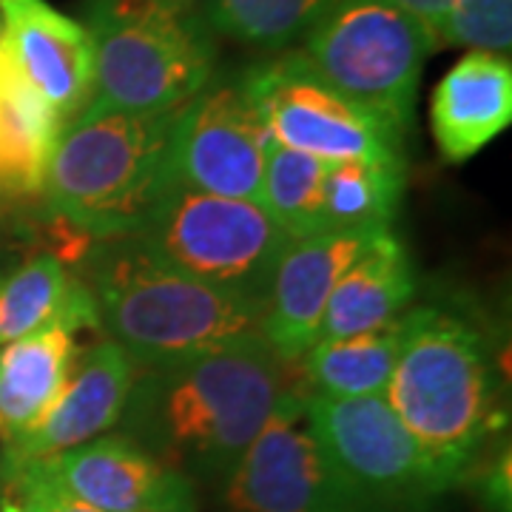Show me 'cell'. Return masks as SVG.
Returning <instances> with one entry per match:
<instances>
[{
    "mask_svg": "<svg viewBox=\"0 0 512 512\" xmlns=\"http://www.w3.org/2000/svg\"><path fill=\"white\" fill-rule=\"evenodd\" d=\"M60 128L49 103L0 52V188L15 194L40 191Z\"/></svg>",
    "mask_w": 512,
    "mask_h": 512,
    "instance_id": "cell-19",
    "label": "cell"
},
{
    "mask_svg": "<svg viewBox=\"0 0 512 512\" xmlns=\"http://www.w3.org/2000/svg\"><path fill=\"white\" fill-rule=\"evenodd\" d=\"M384 399L447 487L464 476L495 424L487 345L441 308L402 316V345Z\"/></svg>",
    "mask_w": 512,
    "mask_h": 512,
    "instance_id": "cell-3",
    "label": "cell"
},
{
    "mask_svg": "<svg viewBox=\"0 0 512 512\" xmlns=\"http://www.w3.org/2000/svg\"><path fill=\"white\" fill-rule=\"evenodd\" d=\"M325 160L302 151L268 143L259 205L274 217L293 239L322 234L325 205Z\"/></svg>",
    "mask_w": 512,
    "mask_h": 512,
    "instance_id": "cell-23",
    "label": "cell"
},
{
    "mask_svg": "<svg viewBox=\"0 0 512 512\" xmlns=\"http://www.w3.org/2000/svg\"><path fill=\"white\" fill-rule=\"evenodd\" d=\"M436 40L507 57L512 49V0H456Z\"/></svg>",
    "mask_w": 512,
    "mask_h": 512,
    "instance_id": "cell-25",
    "label": "cell"
},
{
    "mask_svg": "<svg viewBox=\"0 0 512 512\" xmlns=\"http://www.w3.org/2000/svg\"><path fill=\"white\" fill-rule=\"evenodd\" d=\"M268 143L271 137L242 77L208 80L177 117L165 160V188L259 202Z\"/></svg>",
    "mask_w": 512,
    "mask_h": 512,
    "instance_id": "cell-10",
    "label": "cell"
},
{
    "mask_svg": "<svg viewBox=\"0 0 512 512\" xmlns=\"http://www.w3.org/2000/svg\"><path fill=\"white\" fill-rule=\"evenodd\" d=\"M242 86L268 137L279 146L325 163H404V131L325 86L299 52L248 69Z\"/></svg>",
    "mask_w": 512,
    "mask_h": 512,
    "instance_id": "cell-9",
    "label": "cell"
},
{
    "mask_svg": "<svg viewBox=\"0 0 512 512\" xmlns=\"http://www.w3.org/2000/svg\"><path fill=\"white\" fill-rule=\"evenodd\" d=\"M180 111H80L46 160V205L94 239L134 234L163 194Z\"/></svg>",
    "mask_w": 512,
    "mask_h": 512,
    "instance_id": "cell-4",
    "label": "cell"
},
{
    "mask_svg": "<svg viewBox=\"0 0 512 512\" xmlns=\"http://www.w3.org/2000/svg\"><path fill=\"white\" fill-rule=\"evenodd\" d=\"M86 285L74 282L55 254H40L0 279V345H9L55 322Z\"/></svg>",
    "mask_w": 512,
    "mask_h": 512,
    "instance_id": "cell-22",
    "label": "cell"
},
{
    "mask_svg": "<svg viewBox=\"0 0 512 512\" xmlns=\"http://www.w3.org/2000/svg\"><path fill=\"white\" fill-rule=\"evenodd\" d=\"M92 97L83 111L151 114L185 106L214 74V32L177 0H92Z\"/></svg>",
    "mask_w": 512,
    "mask_h": 512,
    "instance_id": "cell-5",
    "label": "cell"
},
{
    "mask_svg": "<svg viewBox=\"0 0 512 512\" xmlns=\"http://www.w3.org/2000/svg\"><path fill=\"white\" fill-rule=\"evenodd\" d=\"M305 421L362 512L413 510L447 490L384 393L353 399L308 393Z\"/></svg>",
    "mask_w": 512,
    "mask_h": 512,
    "instance_id": "cell-8",
    "label": "cell"
},
{
    "mask_svg": "<svg viewBox=\"0 0 512 512\" xmlns=\"http://www.w3.org/2000/svg\"><path fill=\"white\" fill-rule=\"evenodd\" d=\"M265 339L163 367H140L128 393L126 436L177 473L231 476L296 384ZM311 390V387H308Z\"/></svg>",
    "mask_w": 512,
    "mask_h": 512,
    "instance_id": "cell-1",
    "label": "cell"
},
{
    "mask_svg": "<svg viewBox=\"0 0 512 512\" xmlns=\"http://www.w3.org/2000/svg\"><path fill=\"white\" fill-rule=\"evenodd\" d=\"M86 288L97 322L137 370L265 339V305L168 268L134 237H111L94 248Z\"/></svg>",
    "mask_w": 512,
    "mask_h": 512,
    "instance_id": "cell-2",
    "label": "cell"
},
{
    "mask_svg": "<svg viewBox=\"0 0 512 512\" xmlns=\"http://www.w3.org/2000/svg\"><path fill=\"white\" fill-rule=\"evenodd\" d=\"M100 325L89 288L55 322L0 350V441L26 436L57 399L69 376L77 330Z\"/></svg>",
    "mask_w": 512,
    "mask_h": 512,
    "instance_id": "cell-16",
    "label": "cell"
},
{
    "mask_svg": "<svg viewBox=\"0 0 512 512\" xmlns=\"http://www.w3.org/2000/svg\"><path fill=\"white\" fill-rule=\"evenodd\" d=\"M0 52L35 89L60 126H69L92 97V37L49 0H0Z\"/></svg>",
    "mask_w": 512,
    "mask_h": 512,
    "instance_id": "cell-13",
    "label": "cell"
},
{
    "mask_svg": "<svg viewBox=\"0 0 512 512\" xmlns=\"http://www.w3.org/2000/svg\"><path fill=\"white\" fill-rule=\"evenodd\" d=\"M43 464L66 493L100 512H194L191 478L126 433H106Z\"/></svg>",
    "mask_w": 512,
    "mask_h": 512,
    "instance_id": "cell-14",
    "label": "cell"
},
{
    "mask_svg": "<svg viewBox=\"0 0 512 512\" xmlns=\"http://www.w3.org/2000/svg\"><path fill=\"white\" fill-rule=\"evenodd\" d=\"M308 393H288L231 470V512H362L305 421Z\"/></svg>",
    "mask_w": 512,
    "mask_h": 512,
    "instance_id": "cell-11",
    "label": "cell"
},
{
    "mask_svg": "<svg viewBox=\"0 0 512 512\" xmlns=\"http://www.w3.org/2000/svg\"><path fill=\"white\" fill-rule=\"evenodd\" d=\"M510 123L512 66L501 55H464L430 100V126L447 163H467Z\"/></svg>",
    "mask_w": 512,
    "mask_h": 512,
    "instance_id": "cell-17",
    "label": "cell"
},
{
    "mask_svg": "<svg viewBox=\"0 0 512 512\" xmlns=\"http://www.w3.org/2000/svg\"><path fill=\"white\" fill-rule=\"evenodd\" d=\"M387 3H393V6H399L402 12H407V15H413L416 20H421V23L436 35V29L441 26V20L447 18V12L453 9V3H456V0H387Z\"/></svg>",
    "mask_w": 512,
    "mask_h": 512,
    "instance_id": "cell-27",
    "label": "cell"
},
{
    "mask_svg": "<svg viewBox=\"0 0 512 512\" xmlns=\"http://www.w3.org/2000/svg\"><path fill=\"white\" fill-rule=\"evenodd\" d=\"M416 293V274L402 242L382 231L330 293L316 342L345 339L396 322Z\"/></svg>",
    "mask_w": 512,
    "mask_h": 512,
    "instance_id": "cell-18",
    "label": "cell"
},
{
    "mask_svg": "<svg viewBox=\"0 0 512 512\" xmlns=\"http://www.w3.org/2000/svg\"><path fill=\"white\" fill-rule=\"evenodd\" d=\"M404 191V163L336 160L325 168L322 231H390Z\"/></svg>",
    "mask_w": 512,
    "mask_h": 512,
    "instance_id": "cell-21",
    "label": "cell"
},
{
    "mask_svg": "<svg viewBox=\"0 0 512 512\" xmlns=\"http://www.w3.org/2000/svg\"><path fill=\"white\" fill-rule=\"evenodd\" d=\"M137 365L117 342L103 339L74 353L69 376L57 399L35 427L12 444H3L0 461L37 464L106 436L123 419Z\"/></svg>",
    "mask_w": 512,
    "mask_h": 512,
    "instance_id": "cell-12",
    "label": "cell"
},
{
    "mask_svg": "<svg viewBox=\"0 0 512 512\" xmlns=\"http://www.w3.org/2000/svg\"><path fill=\"white\" fill-rule=\"evenodd\" d=\"M382 231H322L296 237L276 265L262 313V336L271 348L299 362L319 336L336 282Z\"/></svg>",
    "mask_w": 512,
    "mask_h": 512,
    "instance_id": "cell-15",
    "label": "cell"
},
{
    "mask_svg": "<svg viewBox=\"0 0 512 512\" xmlns=\"http://www.w3.org/2000/svg\"><path fill=\"white\" fill-rule=\"evenodd\" d=\"M402 316L370 333L313 342L299 359L302 379L311 387V393L333 399L382 396L399 359Z\"/></svg>",
    "mask_w": 512,
    "mask_h": 512,
    "instance_id": "cell-20",
    "label": "cell"
},
{
    "mask_svg": "<svg viewBox=\"0 0 512 512\" xmlns=\"http://www.w3.org/2000/svg\"><path fill=\"white\" fill-rule=\"evenodd\" d=\"M168 268L265 305L293 237L251 200L165 188L143 225L128 234Z\"/></svg>",
    "mask_w": 512,
    "mask_h": 512,
    "instance_id": "cell-6",
    "label": "cell"
},
{
    "mask_svg": "<svg viewBox=\"0 0 512 512\" xmlns=\"http://www.w3.org/2000/svg\"><path fill=\"white\" fill-rule=\"evenodd\" d=\"M333 0H205L202 18L211 32L248 46L288 49L311 32Z\"/></svg>",
    "mask_w": 512,
    "mask_h": 512,
    "instance_id": "cell-24",
    "label": "cell"
},
{
    "mask_svg": "<svg viewBox=\"0 0 512 512\" xmlns=\"http://www.w3.org/2000/svg\"><path fill=\"white\" fill-rule=\"evenodd\" d=\"M433 46L436 35L387 0H333L296 52L333 92L407 131Z\"/></svg>",
    "mask_w": 512,
    "mask_h": 512,
    "instance_id": "cell-7",
    "label": "cell"
},
{
    "mask_svg": "<svg viewBox=\"0 0 512 512\" xmlns=\"http://www.w3.org/2000/svg\"><path fill=\"white\" fill-rule=\"evenodd\" d=\"M177 3H185V6H197L200 0H177Z\"/></svg>",
    "mask_w": 512,
    "mask_h": 512,
    "instance_id": "cell-28",
    "label": "cell"
},
{
    "mask_svg": "<svg viewBox=\"0 0 512 512\" xmlns=\"http://www.w3.org/2000/svg\"><path fill=\"white\" fill-rule=\"evenodd\" d=\"M0 512H100L66 493L52 470L37 464L0 461Z\"/></svg>",
    "mask_w": 512,
    "mask_h": 512,
    "instance_id": "cell-26",
    "label": "cell"
}]
</instances>
